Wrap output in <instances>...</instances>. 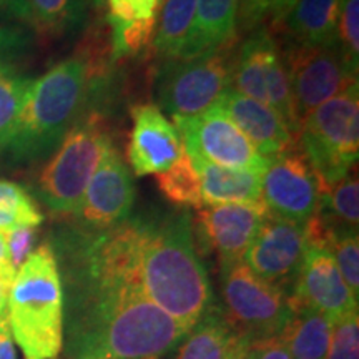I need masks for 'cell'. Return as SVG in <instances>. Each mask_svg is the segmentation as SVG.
<instances>
[{"label":"cell","mask_w":359,"mask_h":359,"mask_svg":"<svg viewBox=\"0 0 359 359\" xmlns=\"http://www.w3.org/2000/svg\"><path fill=\"white\" fill-rule=\"evenodd\" d=\"M64 288L65 359H160L190 327L90 255L75 226L52 240Z\"/></svg>","instance_id":"1"},{"label":"cell","mask_w":359,"mask_h":359,"mask_svg":"<svg viewBox=\"0 0 359 359\" xmlns=\"http://www.w3.org/2000/svg\"><path fill=\"white\" fill-rule=\"evenodd\" d=\"M111 147L105 120L83 114L40 170L35 193L53 215H74L105 151Z\"/></svg>","instance_id":"5"},{"label":"cell","mask_w":359,"mask_h":359,"mask_svg":"<svg viewBox=\"0 0 359 359\" xmlns=\"http://www.w3.org/2000/svg\"><path fill=\"white\" fill-rule=\"evenodd\" d=\"M190 156V155H188ZM201 180L203 205L262 203V173L213 165L200 156H190Z\"/></svg>","instance_id":"19"},{"label":"cell","mask_w":359,"mask_h":359,"mask_svg":"<svg viewBox=\"0 0 359 359\" xmlns=\"http://www.w3.org/2000/svg\"><path fill=\"white\" fill-rule=\"evenodd\" d=\"M231 359H257V348H255L253 343L243 338L236 346Z\"/></svg>","instance_id":"43"},{"label":"cell","mask_w":359,"mask_h":359,"mask_svg":"<svg viewBox=\"0 0 359 359\" xmlns=\"http://www.w3.org/2000/svg\"><path fill=\"white\" fill-rule=\"evenodd\" d=\"M338 47L349 69L359 67V0H341L338 20Z\"/></svg>","instance_id":"33"},{"label":"cell","mask_w":359,"mask_h":359,"mask_svg":"<svg viewBox=\"0 0 359 359\" xmlns=\"http://www.w3.org/2000/svg\"><path fill=\"white\" fill-rule=\"evenodd\" d=\"M316 215L330 226L358 228L359 182L356 168L323 193Z\"/></svg>","instance_id":"27"},{"label":"cell","mask_w":359,"mask_h":359,"mask_svg":"<svg viewBox=\"0 0 359 359\" xmlns=\"http://www.w3.org/2000/svg\"><path fill=\"white\" fill-rule=\"evenodd\" d=\"M341 0H296L281 27L290 42L299 45H338Z\"/></svg>","instance_id":"21"},{"label":"cell","mask_w":359,"mask_h":359,"mask_svg":"<svg viewBox=\"0 0 359 359\" xmlns=\"http://www.w3.org/2000/svg\"><path fill=\"white\" fill-rule=\"evenodd\" d=\"M263 203H228L200 208L195 219L200 243L222 264L241 262L268 215Z\"/></svg>","instance_id":"16"},{"label":"cell","mask_w":359,"mask_h":359,"mask_svg":"<svg viewBox=\"0 0 359 359\" xmlns=\"http://www.w3.org/2000/svg\"><path fill=\"white\" fill-rule=\"evenodd\" d=\"M93 88L90 62L79 55L35 80L6 150L13 163L29 165L50 156L83 115Z\"/></svg>","instance_id":"3"},{"label":"cell","mask_w":359,"mask_h":359,"mask_svg":"<svg viewBox=\"0 0 359 359\" xmlns=\"http://www.w3.org/2000/svg\"><path fill=\"white\" fill-rule=\"evenodd\" d=\"M325 359H359V314L353 311L336 321Z\"/></svg>","instance_id":"34"},{"label":"cell","mask_w":359,"mask_h":359,"mask_svg":"<svg viewBox=\"0 0 359 359\" xmlns=\"http://www.w3.org/2000/svg\"><path fill=\"white\" fill-rule=\"evenodd\" d=\"M233 353H235V351H233ZM231 356H233V354H231ZM231 356H230V359H231Z\"/></svg>","instance_id":"45"},{"label":"cell","mask_w":359,"mask_h":359,"mask_svg":"<svg viewBox=\"0 0 359 359\" xmlns=\"http://www.w3.org/2000/svg\"><path fill=\"white\" fill-rule=\"evenodd\" d=\"M190 156L219 167L264 173L269 160L259 154L219 105L190 118H173Z\"/></svg>","instance_id":"11"},{"label":"cell","mask_w":359,"mask_h":359,"mask_svg":"<svg viewBox=\"0 0 359 359\" xmlns=\"http://www.w3.org/2000/svg\"><path fill=\"white\" fill-rule=\"evenodd\" d=\"M90 4H92V6H95V7H98V6H102L103 2H105V0H88Z\"/></svg>","instance_id":"44"},{"label":"cell","mask_w":359,"mask_h":359,"mask_svg":"<svg viewBox=\"0 0 359 359\" xmlns=\"http://www.w3.org/2000/svg\"><path fill=\"white\" fill-rule=\"evenodd\" d=\"M75 228L93 258L135 283L150 302L190 330L217 306L187 210L137 215L103 231Z\"/></svg>","instance_id":"2"},{"label":"cell","mask_w":359,"mask_h":359,"mask_svg":"<svg viewBox=\"0 0 359 359\" xmlns=\"http://www.w3.org/2000/svg\"><path fill=\"white\" fill-rule=\"evenodd\" d=\"M257 348V359H291L288 348L281 336H275L264 341L253 343Z\"/></svg>","instance_id":"39"},{"label":"cell","mask_w":359,"mask_h":359,"mask_svg":"<svg viewBox=\"0 0 359 359\" xmlns=\"http://www.w3.org/2000/svg\"><path fill=\"white\" fill-rule=\"evenodd\" d=\"M13 343L24 359H57L64 348V288L52 245L42 243L17 269L7 303Z\"/></svg>","instance_id":"4"},{"label":"cell","mask_w":359,"mask_h":359,"mask_svg":"<svg viewBox=\"0 0 359 359\" xmlns=\"http://www.w3.org/2000/svg\"><path fill=\"white\" fill-rule=\"evenodd\" d=\"M0 273H17L11 263V255H8L6 233L2 231H0Z\"/></svg>","instance_id":"42"},{"label":"cell","mask_w":359,"mask_h":359,"mask_svg":"<svg viewBox=\"0 0 359 359\" xmlns=\"http://www.w3.org/2000/svg\"><path fill=\"white\" fill-rule=\"evenodd\" d=\"M132 118L127 155L135 175H160L172 168L185 154L177 127L154 103L133 107Z\"/></svg>","instance_id":"17"},{"label":"cell","mask_w":359,"mask_h":359,"mask_svg":"<svg viewBox=\"0 0 359 359\" xmlns=\"http://www.w3.org/2000/svg\"><path fill=\"white\" fill-rule=\"evenodd\" d=\"M109 24L111 29V62H116L123 60V58L138 57L154 45L158 17L130 22L111 20Z\"/></svg>","instance_id":"31"},{"label":"cell","mask_w":359,"mask_h":359,"mask_svg":"<svg viewBox=\"0 0 359 359\" xmlns=\"http://www.w3.org/2000/svg\"><path fill=\"white\" fill-rule=\"evenodd\" d=\"M231 90L271 107L296 138L302 130L283 57L266 27L248 32L236 47Z\"/></svg>","instance_id":"9"},{"label":"cell","mask_w":359,"mask_h":359,"mask_svg":"<svg viewBox=\"0 0 359 359\" xmlns=\"http://www.w3.org/2000/svg\"><path fill=\"white\" fill-rule=\"evenodd\" d=\"M219 269V308L236 333L250 343L280 336L294 316L290 296L259 278L243 259Z\"/></svg>","instance_id":"8"},{"label":"cell","mask_w":359,"mask_h":359,"mask_svg":"<svg viewBox=\"0 0 359 359\" xmlns=\"http://www.w3.org/2000/svg\"><path fill=\"white\" fill-rule=\"evenodd\" d=\"M6 238L8 255H11V263L17 271L25 263V259L34 253L35 243H37L39 238V230L32 226L17 228V230L6 233Z\"/></svg>","instance_id":"36"},{"label":"cell","mask_w":359,"mask_h":359,"mask_svg":"<svg viewBox=\"0 0 359 359\" xmlns=\"http://www.w3.org/2000/svg\"><path fill=\"white\" fill-rule=\"evenodd\" d=\"M302 151L320 185V196L356 168L359 156V87L353 82L316 107L302 122Z\"/></svg>","instance_id":"6"},{"label":"cell","mask_w":359,"mask_h":359,"mask_svg":"<svg viewBox=\"0 0 359 359\" xmlns=\"http://www.w3.org/2000/svg\"><path fill=\"white\" fill-rule=\"evenodd\" d=\"M43 215L34 196L19 183L0 178V231L8 233L17 228H39Z\"/></svg>","instance_id":"30"},{"label":"cell","mask_w":359,"mask_h":359,"mask_svg":"<svg viewBox=\"0 0 359 359\" xmlns=\"http://www.w3.org/2000/svg\"><path fill=\"white\" fill-rule=\"evenodd\" d=\"M195 12L196 0H163L151 45L161 62L182 57L190 39Z\"/></svg>","instance_id":"24"},{"label":"cell","mask_w":359,"mask_h":359,"mask_svg":"<svg viewBox=\"0 0 359 359\" xmlns=\"http://www.w3.org/2000/svg\"><path fill=\"white\" fill-rule=\"evenodd\" d=\"M280 52L299 122L321 103L336 97L353 82H358V74L349 69L338 45L288 42Z\"/></svg>","instance_id":"10"},{"label":"cell","mask_w":359,"mask_h":359,"mask_svg":"<svg viewBox=\"0 0 359 359\" xmlns=\"http://www.w3.org/2000/svg\"><path fill=\"white\" fill-rule=\"evenodd\" d=\"M296 0H238L236 25L241 32H251L258 27H281Z\"/></svg>","instance_id":"32"},{"label":"cell","mask_w":359,"mask_h":359,"mask_svg":"<svg viewBox=\"0 0 359 359\" xmlns=\"http://www.w3.org/2000/svg\"><path fill=\"white\" fill-rule=\"evenodd\" d=\"M32 29L50 39H62L83 29L88 0H27Z\"/></svg>","instance_id":"25"},{"label":"cell","mask_w":359,"mask_h":359,"mask_svg":"<svg viewBox=\"0 0 359 359\" xmlns=\"http://www.w3.org/2000/svg\"><path fill=\"white\" fill-rule=\"evenodd\" d=\"M238 0H196V12L188 43L180 58L215 50L235 40Z\"/></svg>","instance_id":"20"},{"label":"cell","mask_w":359,"mask_h":359,"mask_svg":"<svg viewBox=\"0 0 359 359\" xmlns=\"http://www.w3.org/2000/svg\"><path fill=\"white\" fill-rule=\"evenodd\" d=\"M304 246V224L268 213L243 262L259 278L290 296L302 266Z\"/></svg>","instance_id":"15"},{"label":"cell","mask_w":359,"mask_h":359,"mask_svg":"<svg viewBox=\"0 0 359 359\" xmlns=\"http://www.w3.org/2000/svg\"><path fill=\"white\" fill-rule=\"evenodd\" d=\"M333 323L313 309H296L293 320L280 334L291 359H325Z\"/></svg>","instance_id":"23"},{"label":"cell","mask_w":359,"mask_h":359,"mask_svg":"<svg viewBox=\"0 0 359 359\" xmlns=\"http://www.w3.org/2000/svg\"><path fill=\"white\" fill-rule=\"evenodd\" d=\"M35 79L0 60V155L11 143Z\"/></svg>","instance_id":"26"},{"label":"cell","mask_w":359,"mask_h":359,"mask_svg":"<svg viewBox=\"0 0 359 359\" xmlns=\"http://www.w3.org/2000/svg\"><path fill=\"white\" fill-rule=\"evenodd\" d=\"M321 224L323 245L333 255L343 280L346 281L351 293L359 296V236L358 228L330 226L318 217Z\"/></svg>","instance_id":"29"},{"label":"cell","mask_w":359,"mask_h":359,"mask_svg":"<svg viewBox=\"0 0 359 359\" xmlns=\"http://www.w3.org/2000/svg\"><path fill=\"white\" fill-rule=\"evenodd\" d=\"M264 158L271 161L294 147V137L271 107L230 90L218 103Z\"/></svg>","instance_id":"18"},{"label":"cell","mask_w":359,"mask_h":359,"mask_svg":"<svg viewBox=\"0 0 359 359\" xmlns=\"http://www.w3.org/2000/svg\"><path fill=\"white\" fill-rule=\"evenodd\" d=\"M15 273H0V321L7 316V303Z\"/></svg>","instance_id":"41"},{"label":"cell","mask_w":359,"mask_h":359,"mask_svg":"<svg viewBox=\"0 0 359 359\" xmlns=\"http://www.w3.org/2000/svg\"><path fill=\"white\" fill-rule=\"evenodd\" d=\"M291 306L313 309L331 323L358 311V298L343 280L338 264L325 245L306 240L302 266L290 293Z\"/></svg>","instance_id":"12"},{"label":"cell","mask_w":359,"mask_h":359,"mask_svg":"<svg viewBox=\"0 0 359 359\" xmlns=\"http://www.w3.org/2000/svg\"><path fill=\"white\" fill-rule=\"evenodd\" d=\"M0 359H19L7 316L0 321Z\"/></svg>","instance_id":"40"},{"label":"cell","mask_w":359,"mask_h":359,"mask_svg":"<svg viewBox=\"0 0 359 359\" xmlns=\"http://www.w3.org/2000/svg\"><path fill=\"white\" fill-rule=\"evenodd\" d=\"M262 196L268 212L306 224L320 206V185L303 151L290 148L269 161L262 180Z\"/></svg>","instance_id":"13"},{"label":"cell","mask_w":359,"mask_h":359,"mask_svg":"<svg viewBox=\"0 0 359 359\" xmlns=\"http://www.w3.org/2000/svg\"><path fill=\"white\" fill-rule=\"evenodd\" d=\"M107 20L130 22L158 17L163 0H105Z\"/></svg>","instance_id":"35"},{"label":"cell","mask_w":359,"mask_h":359,"mask_svg":"<svg viewBox=\"0 0 359 359\" xmlns=\"http://www.w3.org/2000/svg\"><path fill=\"white\" fill-rule=\"evenodd\" d=\"M29 45V37L22 29L0 25V60L24 50Z\"/></svg>","instance_id":"37"},{"label":"cell","mask_w":359,"mask_h":359,"mask_svg":"<svg viewBox=\"0 0 359 359\" xmlns=\"http://www.w3.org/2000/svg\"><path fill=\"white\" fill-rule=\"evenodd\" d=\"M241 339L217 304L183 338L177 359H230Z\"/></svg>","instance_id":"22"},{"label":"cell","mask_w":359,"mask_h":359,"mask_svg":"<svg viewBox=\"0 0 359 359\" xmlns=\"http://www.w3.org/2000/svg\"><path fill=\"white\" fill-rule=\"evenodd\" d=\"M235 40L190 58L161 62L155 79V97L172 118H190L212 107L231 90Z\"/></svg>","instance_id":"7"},{"label":"cell","mask_w":359,"mask_h":359,"mask_svg":"<svg viewBox=\"0 0 359 359\" xmlns=\"http://www.w3.org/2000/svg\"><path fill=\"white\" fill-rule=\"evenodd\" d=\"M0 17L32 27V13L27 0H0Z\"/></svg>","instance_id":"38"},{"label":"cell","mask_w":359,"mask_h":359,"mask_svg":"<svg viewBox=\"0 0 359 359\" xmlns=\"http://www.w3.org/2000/svg\"><path fill=\"white\" fill-rule=\"evenodd\" d=\"M135 185L118 150L111 145L105 151L90 180L75 218V226L88 231L110 230L132 217Z\"/></svg>","instance_id":"14"},{"label":"cell","mask_w":359,"mask_h":359,"mask_svg":"<svg viewBox=\"0 0 359 359\" xmlns=\"http://www.w3.org/2000/svg\"><path fill=\"white\" fill-rule=\"evenodd\" d=\"M156 185L161 195L178 208H203L200 175L187 151L172 168L156 175Z\"/></svg>","instance_id":"28"}]
</instances>
